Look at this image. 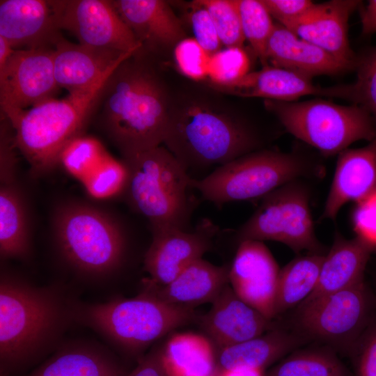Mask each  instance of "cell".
<instances>
[{
	"instance_id": "cell-36",
	"label": "cell",
	"mask_w": 376,
	"mask_h": 376,
	"mask_svg": "<svg viewBox=\"0 0 376 376\" xmlns=\"http://www.w3.org/2000/svg\"><path fill=\"white\" fill-rule=\"evenodd\" d=\"M357 79L352 84L354 102L367 110L376 125V47L357 57Z\"/></svg>"
},
{
	"instance_id": "cell-27",
	"label": "cell",
	"mask_w": 376,
	"mask_h": 376,
	"mask_svg": "<svg viewBox=\"0 0 376 376\" xmlns=\"http://www.w3.org/2000/svg\"><path fill=\"white\" fill-rule=\"evenodd\" d=\"M167 376H212L216 366L210 341L201 335L173 336L160 350Z\"/></svg>"
},
{
	"instance_id": "cell-2",
	"label": "cell",
	"mask_w": 376,
	"mask_h": 376,
	"mask_svg": "<svg viewBox=\"0 0 376 376\" xmlns=\"http://www.w3.org/2000/svg\"><path fill=\"white\" fill-rule=\"evenodd\" d=\"M163 143L189 172L261 150L264 139L232 111L207 98L185 96L172 99Z\"/></svg>"
},
{
	"instance_id": "cell-46",
	"label": "cell",
	"mask_w": 376,
	"mask_h": 376,
	"mask_svg": "<svg viewBox=\"0 0 376 376\" xmlns=\"http://www.w3.org/2000/svg\"><path fill=\"white\" fill-rule=\"evenodd\" d=\"M263 371L258 368L238 367L223 371L220 376H263Z\"/></svg>"
},
{
	"instance_id": "cell-10",
	"label": "cell",
	"mask_w": 376,
	"mask_h": 376,
	"mask_svg": "<svg viewBox=\"0 0 376 376\" xmlns=\"http://www.w3.org/2000/svg\"><path fill=\"white\" fill-rule=\"evenodd\" d=\"M250 218L236 231L244 240L281 242L295 252L324 254L317 239L309 207L310 189L301 179L285 184L263 198Z\"/></svg>"
},
{
	"instance_id": "cell-29",
	"label": "cell",
	"mask_w": 376,
	"mask_h": 376,
	"mask_svg": "<svg viewBox=\"0 0 376 376\" xmlns=\"http://www.w3.org/2000/svg\"><path fill=\"white\" fill-rule=\"evenodd\" d=\"M29 376H123L108 357L84 348L62 351Z\"/></svg>"
},
{
	"instance_id": "cell-20",
	"label": "cell",
	"mask_w": 376,
	"mask_h": 376,
	"mask_svg": "<svg viewBox=\"0 0 376 376\" xmlns=\"http://www.w3.org/2000/svg\"><path fill=\"white\" fill-rule=\"evenodd\" d=\"M376 194V139L363 147L338 154L322 219L335 220L349 202H362Z\"/></svg>"
},
{
	"instance_id": "cell-24",
	"label": "cell",
	"mask_w": 376,
	"mask_h": 376,
	"mask_svg": "<svg viewBox=\"0 0 376 376\" xmlns=\"http://www.w3.org/2000/svg\"><path fill=\"white\" fill-rule=\"evenodd\" d=\"M230 267L218 266L200 258L183 269L172 281L159 285L148 279L143 281V292L162 301L191 306L212 303L229 283Z\"/></svg>"
},
{
	"instance_id": "cell-4",
	"label": "cell",
	"mask_w": 376,
	"mask_h": 376,
	"mask_svg": "<svg viewBox=\"0 0 376 376\" xmlns=\"http://www.w3.org/2000/svg\"><path fill=\"white\" fill-rule=\"evenodd\" d=\"M123 161L128 170L127 201L148 220L151 230H189L194 209L187 194L191 177L178 159L159 146Z\"/></svg>"
},
{
	"instance_id": "cell-3",
	"label": "cell",
	"mask_w": 376,
	"mask_h": 376,
	"mask_svg": "<svg viewBox=\"0 0 376 376\" xmlns=\"http://www.w3.org/2000/svg\"><path fill=\"white\" fill-rule=\"evenodd\" d=\"M109 77L86 92L51 98L26 109L0 110L11 123L16 147L33 175L52 170L65 147L84 134Z\"/></svg>"
},
{
	"instance_id": "cell-11",
	"label": "cell",
	"mask_w": 376,
	"mask_h": 376,
	"mask_svg": "<svg viewBox=\"0 0 376 376\" xmlns=\"http://www.w3.org/2000/svg\"><path fill=\"white\" fill-rule=\"evenodd\" d=\"M376 311V297L365 281L297 306L296 324L306 336L350 355Z\"/></svg>"
},
{
	"instance_id": "cell-34",
	"label": "cell",
	"mask_w": 376,
	"mask_h": 376,
	"mask_svg": "<svg viewBox=\"0 0 376 376\" xmlns=\"http://www.w3.org/2000/svg\"><path fill=\"white\" fill-rule=\"evenodd\" d=\"M127 180L128 170L125 162L109 154L81 182L91 196L105 199L125 191Z\"/></svg>"
},
{
	"instance_id": "cell-14",
	"label": "cell",
	"mask_w": 376,
	"mask_h": 376,
	"mask_svg": "<svg viewBox=\"0 0 376 376\" xmlns=\"http://www.w3.org/2000/svg\"><path fill=\"white\" fill-rule=\"evenodd\" d=\"M219 230V227L207 219H203L191 230H151L152 242L143 261L148 279L159 285L169 283L210 250Z\"/></svg>"
},
{
	"instance_id": "cell-8",
	"label": "cell",
	"mask_w": 376,
	"mask_h": 376,
	"mask_svg": "<svg viewBox=\"0 0 376 376\" xmlns=\"http://www.w3.org/2000/svg\"><path fill=\"white\" fill-rule=\"evenodd\" d=\"M84 320L122 347L142 349L196 318L193 307L169 304L142 292L86 306Z\"/></svg>"
},
{
	"instance_id": "cell-1",
	"label": "cell",
	"mask_w": 376,
	"mask_h": 376,
	"mask_svg": "<svg viewBox=\"0 0 376 376\" xmlns=\"http://www.w3.org/2000/svg\"><path fill=\"white\" fill-rule=\"evenodd\" d=\"M141 48L112 72L95 111L123 158L163 143L172 99Z\"/></svg>"
},
{
	"instance_id": "cell-15",
	"label": "cell",
	"mask_w": 376,
	"mask_h": 376,
	"mask_svg": "<svg viewBox=\"0 0 376 376\" xmlns=\"http://www.w3.org/2000/svg\"><path fill=\"white\" fill-rule=\"evenodd\" d=\"M280 269L268 248L260 241L238 244L230 267L229 283L244 302L272 320L275 315Z\"/></svg>"
},
{
	"instance_id": "cell-33",
	"label": "cell",
	"mask_w": 376,
	"mask_h": 376,
	"mask_svg": "<svg viewBox=\"0 0 376 376\" xmlns=\"http://www.w3.org/2000/svg\"><path fill=\"white\" fill-rule=\"evenodd\" d=\"M108 155L109 153L98 139L82 134L65 147L61 154L59 163L70 175L81 182Z\"/></svg>"
},
{
	"instance_id": "cell-41",
	"label": "cell",
	"mask_w": 376,
	"mask_h": 376,
	"mask_svg": "<svg viewBox=\"0 0 376 376\" xmlns=\"http://www.w3.org/2000/svg\"><path fill=\"white\" fill-rule=\"evenodd\" d=\"M0 158L1 180L3 185L11 184L17 161L15 149V132L8 118L1 112L0 115Z\"/></svg>"
},
{
	"instance_id": "cell-6",
	"label": "cell",
	"mask_w": 376,
	"mask_h": 376,
	"mask_svg": "<svg viewBox=\"0 0 376 376\" xmlns=\"http://www.w3.org/2000/svg\"><path fill=\"white\" fill-rule=\"evenodd\" d=\"M56 297L13 279L0 284V356L4 366H15L36 353L53 336L61 320Z\"/></svg>"
},
{
	"instance_id": "cell-43",
	"label": "cell",
	"mask_w": 376,
	"mask_h": 376,
	"mask_svg": "<svg viewBox=\"0 0 376 376\" xmlns=\"http://www.w3.org/2000/svg\"><path fill=\"white\" fill-rule=\"evenodd\" d=\"M272 17L279 24L294 20L304 15L314 3L309 0H261Z\"/></svg>"
},
{
	"instance_id": "cell-47",
	"label": "cell",
	"mask_w": 376,
	"mask_h": 376,
	"mask_svg": "<svg viewBox=\"0 0 376 376\" xmlns=\"http://www.w3.org/2000/svg\"><path fill=\"white\" fill-rule=\"evenodd\" d=\"M15 50L5 38L0 36V69L3 68Z\"/></svg>"
},
{
	"instance_id": "cell-37",
	"label": "cell",
	"mask_w": 376,
	"mask_h": 376,
	"mask_svg": "<svg viewBox=\"0 0 376 376\" xmlns=\"http://www.w3.org/2000/svg\"><path fill=\"white\" fill-rule=\"evenodd\" d=\"M249 60L241 47H226L210 56L208 77L212 85L231 82L249 72Z\"/></svg>"
},
{
	"instance_id": "cell-48",
	"label": "cell",
	"mask_w": 376,
	"mask_h": 376,
	"mask_svg": "<svg viewBox=\"0 0 376 376\" xmlns=\"http://www.w3.org/2000/svg\"><path fill=\"white\" fill-rule=\"evenodd\" d=\"M374 293H375V297H376V291H375V292H374Z\"/></svg>"
},
{
	"instance_id": "cell-28",
	"label": "cell",
	"mask_w": 376,
	"mask_h": 376,
	"mask_svg": "<svg viewBox=\"0 0 376 376\" xmlns=\"http://www.w3.org/2000/svg\"><path fill=\"white\" fill-rule=\"evenodd\" d=\"M325 254L298 257L280 269L276 294L275 315L298 306L317 285Z\"/></svg>"
},
{
	"instance_id": "cell-25",
	"label": "cell",
	"mask_w": 376,
	"mask_h": 376,
	"mask_svg": "<svg viewBox=\"0 0 376 376\" xmlns=\"http://www.w3.org/2000/svg\"><path fill=\"white\" fill-rule=\"evenodd\" d=\"M375 250V244L362 236L345 239L336 233L331 248L325 254L315 288L302 303L364 281L368 262Z\"/></svg>"
},
{
	"instance_id": "cell-30",
	"label": "cell",
	"mask_w": 376,
	"mask_h": 376,
	"mask_svg": "<svg viewBox=\"0 0 376 376\" xmlns=\"http://www.w3.org/2000/svg\"><path fill=\"white\" fill-rule=\"evenodd\" d=\"M29 250L23 203L12 184L0 189V251L6 258H23Z\"/></svg>"
},
{
	"instance_id": "cell-17",
	"label": "cell",
	"mask_w": 376,
	"mask_h": 376,
	"mask_svg": "<svg viewBox=\"0 0 376 376\" xmlns=\"http://www.w3.org/2000/svg\"><path fill=\"white\" fill-rule=\"evenodd\" d=\"M221 92L242 97L291 102L304 95L337 97L354 102L352 84L322 87L312 78L285 68L266 65L225 84L212 85Z\"/></svg>"
},
{
	"instance_id": "cell-13",
	"label": "cell",
	"mask_w": 376,
	"mask_h": 376,
	"mask_svg": "<svg viewBox=\"0 0 376 376\" xmlns=\"http://www.w3.org/2000/svg\"><path fill=\"white\" fill-rule=\"evenodd\" d=\"M59 26L89 47L119 53L142 48L111 1L63 0Z\"/></svg>"
},
{
	"instance_id": "cell-35",
	"label": "cell",
	"mask_w": 376,
	"mask_h": 376,
	"mask_svg": "<svg viewBox=\"0 0 376 376\" xmlns=\"http://www.w3.org/2000/svg\"><path fill=\"white\" fill-rule=\"evenodd\" d=\"M200 1L209 12L222 45L242 48L246 39L235 0Z\"/></svg>"
},
{
	"instance_id": "cell-39",
	"label": "cell",
	"mask_w": 376,
	"mask_h": 376,
	"mask_svg": "<svg viewBox=\"0 0 376 376\" xmlns=\"http://www.w3.org/2000/svg\"><path fill=\"white\" fill-rule=\"evenodd\" d=\"M188 8L194 38L210 56L221 50L222 43L206 8L200 0H196L189 3Z\"/></svg>"
},
{
	"instance_id": "cell-21",
	"label": "cell",
	"mask_w": 376,
	"mask_h": 376,
	"mask_svg": "<svg viewBox=\"0 0 376 376\" xmlns=\"http://www.w3.org/2000/svg\"><path fill=\"white\" fill-rule=\"evenodd\" d=\"M221 349L258 337L274 328L272 320L242 300L227 284L201 320Z\"/></svg>"
},
{
	"instance_id": "cell-32",
	"label": "cell",
	"mask_w": 376,
	"mask_h": 376,
	"mask_svg": "<svg viewBox=\"0 0 376 376\" xmlns=\"http://www.w3.org/2000/svg\"><path fill=\"white\" fill-rule=\"evenodd\" d=\"M243 33L264 66L267 64V45L274 24L261 0H235Z\"/></svg>"
},
{
	"instance_id": "cell-22",
	"label": "cell",
	"mask_w": 376,
	"mask_h": 376,
	"mask_svg": "<svg viewBox=\"0 0 376 376\" xmlns=\"http://www.w3.org/2000/svg\"><path fill=\"white\" fill-rule=\"evenodd\" d=\"M111 3L146 52L176 46L185 38L181 20L162 0H115Z\"/></svg>"
},
{
	"instance_id": "cell-5",
	"label": "cell",
	"mask_w": 376,
	"mask_h": 376,
	"mask_svg": "<svg viewBox=\"0 0 376 376\" xmlns=\"http://www.w3.org/2000/svg\"><path fill=\"white\" fill-rule=\"evenodd\" d=\"M324 166L297 152L261 149L217 166L203 178H191V189L217 205L265 196L292 181L322 178Z\"/></svg>"
},
{
	"instance_id": "cell-16",
	"label": "cell",
	"mask_w": 376,
	"mask_h": 376,
	"mask_svg": "<svg viewBox=\"0 0 376 376\" xmlns=\"http://www.w3.org/2000/svg\"><path fill=\"white\" fill-rule=\"evenodd\" d=\"M63 0H1L0 36L15 49L54 47Z\"/></svg>"
},
{
	"instance_id": "cell-45",
	"label": "cell",
	"mask_w": 376,
	"mask_h": 376,
	"mask_svg": "<svg viewBox=\"0 0 376 376\" xmlns=\"http://www.w3.org/2000/svg\"><path fill=\"white\" fill-rule=\"evenodd\" d=\"M361 31L363 35L376 33V0L368 1L360 8Z\"/></svg>"
},
{
	"instance_id": "cell-44",
	"label": "cell",
	"mask_w": 376,
	"mask_h": 376,
	"mask_svg": "<svg viewBox=\"0 0 376 376\" xmlns=\"http://www.w3.org/2000/svg\"><path fill=\"white\" fill-rule=\"evenodd\" d=\"M128 376H167L160 350L152 352L144 357Z\"/></svg>"
},
{
	"instance_id": "cell-18",
	"label": "cell",
	"mask_w": 376,
	"mask_h": 376,
	"mask_svg": "<svg viewBox=\"0 0 376 376\" xmlns=\"http://www.w3.org/2000/svg\"><path fill=\"white\" fill-rule=\"evenodd\" d=\"M361 4L356 0L314 3L297 19L281 24L337 58L357 65V56L348 40V19Z\"/></svg>"
},
{
	"instance_id": "cell-19",
	"label": "cell",
	"mask_w": 376,
	"mask_h": 376,
	"mask_svg": "<svg viewBox=\"0 0 376 376\" xmlns=\"http://www.w3.org/2000/svg\"><path fill=\"white\" fill-rule=\"evenodd\" d=\"M137 51L119 53L98 49L70 42L62 37L54 47L56 83L70 94L91 91Z\"/></svg>"
},
{
	"instance_id": "cell-7",
	"label": "cell",
	"mask_w": 376,
	"mask_h": 376,
	"mask_svg": "<svg viewBox=\"0 0 376 376\" xmlns=\"http://www.w3.org/2000/svg\"><path fill=\"white\" fill-rule=\"evenodd\" d=\"M264 104L289 133L324 157L339 154L355 141L376 139L373 118L357 104L343 106L322 99L265 100Z\"/></svg>"
},
{
	"instance_id": "cell-26",
	"label": "cell",
	"mask_w": 376,
	"mask_h": 376,
	"mask_svg": "<svg viewBox=\"0 0 376 376\" xmlns=\"http://www.w3.org/2000/svg\"><path fill=\"white\" fill-rule=\"evenodd\" d=\"M303 341L300 336L272 329L258 337L221 349L217 366L221 372L238 367L263 370Z\"/></svg>"
},
{
	"instance_id": "cell-31",
	"label": "cell",
	"mask_w": 376,
	"mask_h": 376,
	"mask_svg": "<svg viewBox=\"0 0 376 376\" xmlns=\"http://www.w3.org/2000/svg\"><path fill=\"white\" fill-rule=\"evenodd\" d=\"M266 376H348L337 357L324 350L297 352L268 371Z\"/></svg>"
},
{
	"instance_id": "cell-23",
	"label": "cell",
	"mask_w": 376,
	"mask_h": 376,
	"mask_svg": "<svg viewBox=\"0 0 376 376\" xmlns=\"http://www.w3.org/2000/svg\"><path fill=\"white\" fill-rule=\"evenodd\" d=\"M267 62L313 78L336 75L355 69L318 46L304 40L281 24H274L267 45Z\"/></svg>"
},
{
	"instance_id": "cell-38",
	"label": "cell",
	"mask_w": 376,
	"mask_h": 376,
	"mask_svg": "<svg viewBox=\"0 0 376 376\" xmlns=\"http://www.w3.org/2000/svg\"><path fill=\"white\" fill-rule=\"evenodd\" d=\"M176 65L187 77L199 81L208 77L210 55L192 38H185L174 49Z\"/></svg>"
},
{
	"instance_id": "cell-40",
	"label": "cell",
	"mask_w": 376,
	"mask_h": 376,
	"mask_svg": "<svg viewBox=\"0 0 376 376\" xmlns=\"http://www.w3.org/2000/svg\"><path fill=\"white\" fill-rule=\"evenodd\" d=\"M350 356L354 361V376H376V311Z\"/></svg>"
},
{
	"instance_id": "cell-12",
	"label": "cell",
	"mask_w": 376,
	"mask_h": 376,
	"mask_svg": "<svg viewBox=\"0 0 376 376\" xmlns=\"http://www.w3.org/2000/svg\"><path fill=\"white\" fill-rule=\"evenodd\" d=\"M54 47L15 49L0 69L1 111L26 109L55 97Z\"/></svg>"
},
{
	"instance_id": "cell-42",
	"label": "cell",
	"mask_w": 376,
	"mask_h": 376,
	"mask_svg": "<svg viewBox=\"0 0 376 376\" xmlns=\"http://www.w3.org/2000/svg\"><path fill=\"white\" fill-rule=\"evenodd\" d=\"M352 221L357 235L368 239L376 246V194L357 203Z\"/></svg>"
},
{
	"instance_id": "cell-9",
	"label": "cell",
	"mask_w": 376,
	"mask_h": 376,
	"mask_svg": "<svg viewBox=\"0 0 376 376\" xmlns=\"http://www.w3.org/2000/svg\"><path fill=\"white\" fill-rule=\"evenodd\" d=\"M55 228L62 253L79 270L102 275L120 265L125 249L124 233L103 212L82 205H66L58 211Z\"/></svg>"
}]
</instances>
